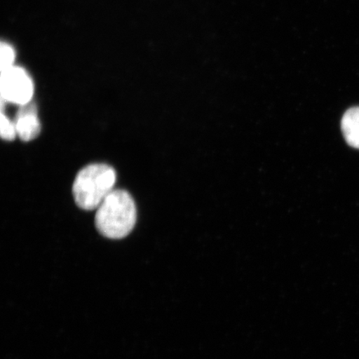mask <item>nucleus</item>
Returning <instances> with one entry per match:
<instances>
[{"mask_svg":"<svg viewBox=\"0 0 359 359\" xmlns=\"http://www.w3.org/2000/svg\"><path fill=\"white\" fill-rule=\"evenodd\" d=\"M137 222V208L128 191H112L97 209L96 227L103 236L122 239L133 230Z\"/></svg>","mask_w":359,"mask_h":359,"instance_id":"1","label":"nucleus"},{"mask_svg":"<svg viewBox=\"0 0 359 359\" xmlns=\"http://www.w3.org/2000/svg\"><path fill=\"white\" fill-rule=\"evenodd\" d=\"M116 181L115 170L106 164H92L81 170L73 187L76 204L81 209L98 208L114 190Z\"/></svg>","mask_w":359,"mask_h":359,"instance_id":"2","label":"nucleus"},{"mask_svg":"<svg viewBox=\"0 0 359 359\" xmlns=\"http://www.w3.org/2000/svg\"><path fill=\"white\" fill-rule=\"evenodd\" d=\"M34 85L26 72L12 67L1 74L2 100L24 106L32 100Z\"/></svg>","mask_w":359,"mask_h":359,"instance_id":"3","label":"nucleus"},{"mask_svg":"<svg viewBox=\"0 0 359 359\" xmlns=\"http://www.w3.org/2000/svg\"><path fill=\"white\" fill-rule=\"evenodd\" d=\"M15 123L18 136L25 142L34 140L41 131L37 109L30 102L21 106V109L18 111Z\"/></svg>","mask_w":359,"mask_h":359,"instance_id":"4","label":"nucleus"},{"mask_svg":"<svg viewBox=\"0 0 359 359\" xmlns=\"http://www.w3.org/2000/svg\"><path fill=\"white\" fill-rule=\"evenodd\" d=\"M341 128L348 144L359 149V107H352L345 112Z\"/></svg>","mask_w":359,"mask_h":359,"instance_id":"5","label":"nucleus"},{"mask_svg":"<svg viewBox=\"0 0 359 359\" xmlns=\"http://www.w3.org/2000/svg\"><path fill=\"white\" fill-rule=\"evenodd\" d=\"M0 134L6 141L15 140L17 136L15 122H12L6 115H4V112L1 114V119H0Z\"/></svg>","mask_w":359,"mask_h":359,"instance_id":"6","label":"nucleus"},{"mask_svg":"<svg viewBox=\"0 0 359 359\" xmlns=\"http://www.w3.org/2000/svg\"><path fill=\"white\" fill-rule=\"evenodd\" d=\"M15 61V52L7 43H3L1 46V71H6L13 67Z\"/></svg>","mask_w":359,"mask_h":359,"instance_id":"7","label":"nucleus"}]
</instances>
